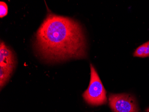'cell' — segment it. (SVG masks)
<instances>
[{
	"mask_svg": "<svg viewBox=\"0 0 149 112\" xmlns=\"http://www.w3.org/2000/svg\"></svg>",
	"mask_w": 149,
	"mask_h": 112,
	"instance_id": "9c48e42d",
	"label": "cell"
},
{
	"mask_svg": "<svg viewBox=\"0 0 149 112\" xmlns=\"http://www.w3.org/2000/svg\"><path fill=\"white\" fill-rule=\"evenodd\" d=\"M14 69L8 67L0 66V87L1 88L5 86L10 78L11 75Z\"/></svg>",
	"mask_w": 149,
	"mask_h": 112,
	"instance_id": "5b68a950",
	"label": "cell"
},
{
	"mask_svg": "<svg viewBox=\"0 0 149 112\" xmlns=\"http://www.w3.org/2000/svg\"><path fill=\"white\" fill-rule=\"evenodd\" d=\"M35 41L37 51L48 61L83 58L87 56L82 27L70 18L48 13L36 33Z\"/></svg>",
	"mask_w": 149,
	"mask_h": 112,
	"instance_id": "6da1fadb",
	"label": "cell"
},
{
	"mask_svg": "<svg viewBox=\"0 0 149 112\" xmlns=\"http://www.w3.org/2000/svg\"><path fill=\"white\" fill-rule=\"evenodd\" d=\"M109 105L113 112H138L139 107L135 98L131 94H110Z\"/></svg>",
	"mask_w": 149,
	"mask_h": 112,
	"instance_id": "3957f363",
	"label": "cell"
},
{
	"mask_svg": "<svg viewBox=\"0 0 149 112\" xmlns=\"http://www.w3.org/2000/svg\"><path fill=\"white\" fill-rule=\"evenodd\" d=\"M135 57L146 58L149 56V41L139 46L133 54Z\"/></svg>",
	"mask_w": 149,
	"mask_h": 112,
	"instance_id": "8992f818",
	"label": "cell"
},
{
	"mask_svg": "<svg viewBox=\"0 0 149 112\" xmlns=\"http://www.w3.org/2000/svg\"><path fill=\"white\" fill-rule=\"evenodd\" d=\"M8 13V6L5 2H0V17L2 18L6 15Z\"/></svg>",
	"mask_w": 149,
	"mask_h": 112,
	"instance_id": "52a82bcc",
	"label": "cell"
},
{
	"mask_svg": "<svg viewBox=\"0 0 149 112\" xmlns=\"http://www.w3.org/2000/svg\"><path fill=\"white\" fill-rule=\"evenodd\" d=\"M146 112H149V108H147L146 110Z\"/></svg>",
	"mask_w": 149,
	"mask_h": 112,
	"instance_id": "ba28073f",
	"label": "cell"
},
{
	"mask_svg": "<svg viewBox=\"0 0 149 112\" xmlns=\"http://www.w3.org/2000/svg\"><path fill=\"white\" fill-rule=\"evenodd\" d=\"M16 63L15 56L13 51L3 41L0 44V66L14 69Z\"/></svg>",
	"mask_w": 149,
	"mask_h": 112,
	"instance_id": "277c9868",
	"label": "cell"
},
{
	"mask_svg": "<svg viewBox=\"0 0 149 112\" xmlns=\"http://www.w3.org/2000/svg\"><path fill=\"white\" fill-rule=\"evenodd\" d=\"M91 79L88 89L83 94L85 101L92 106H98L107 102L106 92L101 80L94 67L90 64Z\"/></svg>",
	"mask_w": 149,
	"mask_h": 112,
	"instance_id": "7a4b0ae2",
	"label": "cell"
}]
</instances>
